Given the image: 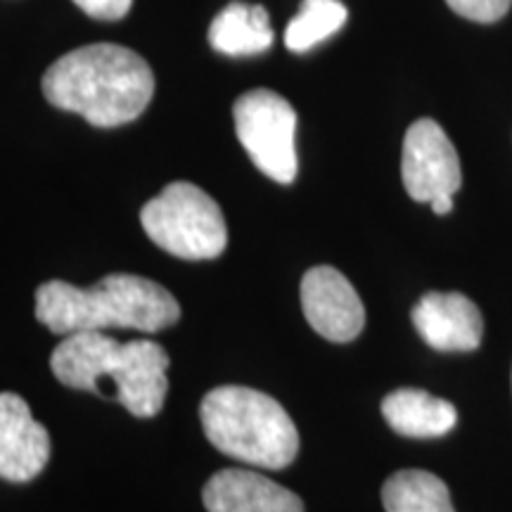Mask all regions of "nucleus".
I'll return each mask as SVG.
<instances>
[{
    "label": "nucleus",
    "mask_w": 512,
    "mask_h": 512,
    "mask_svg": "<svg viewBox=\"0 0 512 512\" xmlns=\"http://www.w3.org/2000/svg\"><path fill=\"white\" fill-rule=\"evenodd\" d=\"M43 95L57 110L81 114L98 128H114L145 112L155 95V74L133 50L93 43L50 64Z\"/></svg>",
    "instance_id": "nucleus-1"
},
{
    "label": "nucleus",
    "mask_w": 512,
    "mask_h": 512,
    "mask_svg": "<svg viewBox=\"0 0 512 512\" xmlns=\"http://www.w3.org/2000/svg\"><path fill=\"white\" fill-rule=\"evenodd\" d=\"M178 318L181 306L174 294L143 275L112 273L88 290L50 280L36 290V320L64 337L107 328L159 332Z\"/></svg>",
    "instance_id": "nucleus-2"
},
{
    "label": "nucleus",
    "mask_w": 512,
    "mask_h": 512,
    "mask_svg": "<svg viewBox=\"0 0 512 512\" xmlns=\"http://www.w3.org/2000/svg\"><path fill=\"white\" fill-rule=\"evenodd\" d=\"M50 368L67 387L98 396L102 382L110 380L112 399L136 418H155L169 392V354L150 339L121 344L105 332H76L57 344Z\"/></svg>",
    "instance_id": "nucleus-3"
},
{
    "label": "nucleus",
    "mask_w": 512,
    "mask_h": 512,
    "mask_svg": "<svg viewBox=\"0 0 512 512\" xmlns=\"http://www.w3.org/2000/svg\"><path fill=\"white\" fill-rule=\"evenodd\" d=\"M200 420L211 446L247 465L283 470L297 458L294 420L264 392L238 384L211 389L200 403Z\"/></svg>",
    "instance_id": "nucleus-4"
},
{
    "label": "nucleus",
    "mask_w": 512,
    "mask_h": 512,
    "mask_svg": "<svg viewBox=\"0 0 512 512\" xmlns=\"http://www.w3.org/2000/svg\"><path fill=\"white\" fill-rule=\"evenodd\" d=\"M147 238L164 252L188 261L216 259L228 245L223 211L197 185L178 181L166 185L140 209Z\"/></svg>",
    "instance_id": "nucleus-5"
},
{
    "label": "nucleus",
    "mask_w": 512,
    "mask_h": 512,
    "mask_svg": "<svg viewBox=\"0 0 512 512\" xmlns=\"http://www.w3.org/2000/svg\"><path fill=\"white\" fill-rule=\"evenodd\" d=\"M235 133L256 169L275 183L297 178V112L283 95L256 88L240 95L233 107Z\"/></svg>",
    "instance_id": "nucleus-6"
},
{
    "label": "nucleus",
    "mask_w": 512,
    "mask_h": 512,
    "mask_svg": "<svg viewBox=\"0 0 512 512\" xmlns=\"http://www.w3.org/2000/svg\"><path fill=\"white\" fill-rule=\"evenodd\" d=\"M403 188L415 202L453 197L463 183L460 159L451 138L434 119H418L406 131L401 155Z\"/></svg>",
    "instance_id": "nucleus-7"
},
{
    "label": "nucleus",
    "mask_w": 512,
    "mask_h": 512,
    "mask_svg": "<svg viewBox=\"0 0 512 512\" xmlns=\"http://www.w3.org/2000/svg\"><path fill=\"white\" fill-rule=\"evenodd\" d=\"M302 311L320 337L347 344L361 335L366 309L354 285L337 268L316 266L302 278Z\"/></svg>",
    "instance_id": "nucleus-8"
},
{
    "label": "nucleus",
    "mask_w": 512,
    "mask_h": 512,
    "mask_svg": "<svg viewBox=\"0 0 512 512\" xmlns=\"http://www.w3.org/2000/svg\"><path fill=\"white\" fill-rule=\"evenodd\" d=\"M50 458V434L34 420L22 396H0V477L8 482H31Z\"/></svg>",
    "instance_id": "nucleus-9"
},
{
    "label": "nucleus",
    "mask_w": 512,
    "mask_h": 512,
    "mask_svg": "<svg viewBox=\"0 0 512 512\" xmlns=\"http://www.w3.org/2000/svg\"><path fill=\"white\" fill-rule=\"evenodd\" d=\"M411 320L437 351H475L484 337L482 313L460 292H427L413 306Z\"/></svg>",
    "instance_id": "nucleus-10"
},
{
    "label": "nucleus",
    "mask_w": 512,
    "mask_h": 512,
    "mask_svg": "<svg viewBox=\"0 0 512 512\" xmlns=\"http://www.w3.org/2000/svg\"><path fill=\"white\" fill-rule=\"evenodd\" d=\"M202 501L209 512H304L302 498L290 489L238 467L216 472L204 484Z\"/></svg>",
    "instance_id": "nucleus-11"
},
{
    "label": "nucleus",
    "mask_w": 512,
    "mask_h": 512,
    "mask_svg": "<svg viewBox=\"0 0 512 512\" xmlns=\"http://www.w3.org/2000/svg\"><path fill=\"white\" fill-rule=\"evenodd\" d=\"M382 415L396 434L411 439L444 437L458 422V411L451 401L411 387L384 396Z\"/></svg>",
    "instance_id": "nucleus-12"
},
{
    "label": "nucleus",
    "mask_w": 512,
    "mask_h": 512,
    "mask_svg": "<svg viewBox=\"0 0 512 512\" xmlns=\"http://www.w3.org/2000/svg\"><path fill=\"white\" fill-rule=\"evenodd\" d=\"M273 38L266 8L238 3V0L226 5L209 27L211 48L230 57L266 53L273 46Z\"/></svg>",
    "instance_id": "nucleus-13"
},
{
    "label": "nucleus",
    "mask_w": 512,
    "mask_h": 512,
    "mask_svg": "<svg viewBox=\"0 0 512 512\" xmlns=\"http://www.w3.org/2000/svg\"><path fill=\"white\" fill-rule=\"evenodd\" d=\"M382 503L387 512H456L448 486L425 470H401L389 477Z\"/></svg>",
    "instance_id": "nucleus-14"
},
{
    "label": "nucleus",
    "mask_w": 512,
    "mask_h": 512,
    "mask_svg": "<svg viewBox=\"0 0 512 512\" xmlns=\"http://www.w3.org/2000/svg\"><path fill=\"white\" fill-rule=\"evenodd\" d=\"M349 10L339 0H304L285 29V46L292 53H309L347 24Z\"/></svg>",
    "instance_id": "nucleus-15"
},
{
    "label": "nucleus",
    "mask_w": 512,
    "mask_h": 512,
    "mask_svg": "<svg viewBox=\"0 0 512 512\" xmlns=\"http://www.w3.org/2000/svg\"><path fill=\"white\" fill-rule=\"evenodd\" d=\"M456 15L479 24H494L510 12L512 0H446Z\"/></svg>",
    "instance_id": "nucleus-16"
},
{
    "label": "nucleus",
    "mask_w": 512,
    "mask_h": 512,
    "mask_svg": "<svg viewBox=\"0 0 512 512\" xmlns=\"http://www.w3.org/2000/svg\"><path fill=\"white\" fill-rule=\"evenodd\" d=\"M79 8L93 19H105V22H114L128 15L133 0H74Z\"/></svg>",
    "instance_id": "nucleus-17"
},
{
    "label": "nucleus",
    "mask_w": 512,
    "mask_h": 512,
    "mask_svg": "<svg viewBox=\"0 0 512 512\" xmlns=\"http://www.w3.org/2000/svg\"><path fill=\"white\" fill-rule=\"evenodd\" d=\"M430 207H432V211H434V214H437V216H444V214H448V211L453 209V197H444V200L432 202Z\"/></svg>",
    "instance_id": "nucleus-18"
}]
</instances>
